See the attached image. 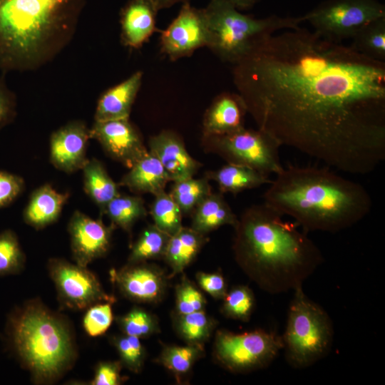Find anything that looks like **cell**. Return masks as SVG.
<instances>
[{"mask_svg": "<svg viewBox=\"0 0 385 385\" xmlns=\"http://www.w3.org/2000/svg\"><path fill=\"white\" fill-rule=\"evenodd\" d=\"M257 128L328 167L358 175L385 160V62L298 26L233 65Z\"/></svg>", "mask_w": 385, "mask_h": 385, "instance_id": "obj_1", "label": "cell"}, {"mask_svg": "<svg viewBox=\"0 0 385 385\" xmlns=\"http://www.w3.org/2000/svg\"><path fill=\"white\" fill-rule=\"evenodd\" d=\"M282 217L263 202L245 209L234 227L237 261L272 294L302 286L323 261L315 243Z\"/></svg>", "mask_w": 385, "mask_h": 385, "instance_id": "obj_2", "label": "cell"}, {"mask_svg": "<svg viewBox=\"0 0 385 385\" xmlns=\"http://www.w3.org/2000/svg\"><path fill=\"white\" fill-rule=\"evenodd\" d=\"M275 175L264 193V202L292 217L305 232H338L359 222L371 210L366 189L328 166L289 165Z\"/></svg>", "mask_w": 385, "mask_h": 385, "instance_id": "obj_3", "label": "cell"}, {"mask_svg": "<svg viewBox=\"0 0 385 385\" xmlns=\"http://www.w3.org/2000/svg\"><path fill=\"white\" fill-rule=\"evenodd\" d=\"M85 0H0V71L53 60L73 38Z\"/></svg>", "mask_w": 385, "mask_h": 385, "instance_id": "obj_4", "label": "cell"}, {"mask_svg": "<svg viewBox=\"0 0 385 385\" xmlns=\"http://www.w3.org/2000/svg\"><path fill=\"white\" fill-rule=\"evenodd\" d=\"M8 334L14 352L37 383L58 379L76 359L70 326L40 302L16 309L9 319Z\"/></svg>", "mask_w": 385, "mask_h": 385, "instance_id": "obj_5", "label": "cell"}, {"mask_svg": "<svg viewBox=\"0 0 385 385\" xmlns=\"http://www.w3.org/2000/svg\"><path fill=\"white\" fill-rule=\"evenodd\" d=\"M209 31L208 48L221 61L235 64L270 36L294 29L303 16L270 15L255 18L222 0H210L204 8Z\"/></svg>", "mask_w": 385, "mask_h": 385, "instance_id": "obj_6", "label": "cell"}, {"mask_svg": "<svg viewBox=\"0 0 385 385\" xmlns=\"http://www.w3.org/2000/svg\"><path fill=\"white\" fill-rule=\"evenodd\" d=\"M294 291L282 339L289 364L304 369L329 354L334 328L329 314L305 294L302 286Z\"/></svg>", "mask_w": 385, "mask_h": 385, "instance_id": "obj_7", "label": "cell"}, {"mask_svg": "<svg viewBox=\"0 0 385 385\" xmlns=\"http://www.w3.org/2000/svg\"><path fill=\"white\" fill-rule=\"evenodd\" d=\"M206 151L215 153L227 163L251 168L267 176L280 173V143L259 128L243 127L229 133L202 135Z\"/></svg>", "mask_w": 385, "mask_h": 385, "instance_id": "obj_8", "label": "cell"}, {"mask_svg": "<svg viewBox=\"0 0 385 385\" xmlns=\"http://www.w3.org/2000/svg\"><path fill=\"white\" fill-rule=\"evenodd\" d=\"M302 16L322 37L342 43L385 17V5L380 0H325Z\"/></svg>", "mask_w": 385, "mask_h": 385, "instance_id": "obj_9", "label": "cell"}, {"mask_svg": "<svg viewBox=\"0 0 385 385\" xmlns=\"http://www.w3.org/2000/svg\"><path fill=\"white\" fill-rule=\"evenodd\" d=\"M282 349V336L263 329L238 334L219 331L215 342L217 359L225 368L235 372L267 366Z\"/></svg>", "mask_w": 385, "mask_h": 385, "instance_id": "obj_10", "label": "cell"}, {"mask_svg": "<svg viewBox=\"0 0 385 385\" xmlns=\"http://www.w3.org/2000/svg\"><path fill=\"white\" fill-rule=\"evenodd\" d=\"M48 270L60 301L70 309H83L101 302H113L96 275L86 267L52 259Z\"/></svg>", "mask_w": 385, "mask_h": 385, "instance_id": "obj_11", "label": "cell"}, {"mask_svg": "<svg viewBox=\"0 0 385 385\" xmlns=\"http://www.w3.org/2000/svg\"><path fill=\"white\" fill-rule=\"evenodd\" d=\"M209 31L204 8L182 4L176 17L161 32L160 51L171 61L191 56L196 50L208 47Z\"/></svg>", "mask_w": 385, "mask_h": 385, "instance_id": "obj_12", "label": "cell"}, {"mask_svg": "<svg viewBox=\"0 0 385 385\" xmlns=\"http://www.w3.org/2000/svg\"><path fill=\"white\" fill-rule=\"evenodd\" d=\"M89 133L111 158L128 168L148 151L129 118L95 121Z\"/></svg>", "mask_w": 385, "mask_h": 385, "instance_id": "obj_13", "label": "cell"}, {"mask_svg": "<svg viewBox=\"0 0 385 385\" xmlns=\"http://www.w3.org/2000/svg\"><path fill=\"white\" fill-rule=\"evenodd\" d=\"M114 226H106L101 219L95 220L76 210L68 222V230L73 260L87 267L109 250Z\"/></svg>", "mask_w": 385, "mask_h": 385, "instance_id": "obj_14", "label": "cell"}, {"mask_svg": "<svg viewBox=\"0 0 385 385\" xmlns=\"http://www.w3.org/2000/svg\"><path fill=\"white\" fill-rule=\"evenodd\" d=\"M89 128L82 120L71 121L54 131L50 138V161L58 170L71 173L81 170L88 158Z\"/></svg>", "mask_w": 385, "mask_h": 385, "instance_id": "obj_15", "label": "cell"}, {"mask_svg": "<svg viewBox=\"0 0 385 385\" xmlns=\"http://www.w3.org/2000/svg\"><path fill=\"white\" fill-rule=\"evenodd\" d=\"M148 147L163 166L170 181L193 177L202 166L188 153L181 137L173 130H164L151 136Z\"/></svg>", "mask_w": 385, "mask_h": 385, "instance_id": "obj_16", "label": "cell"}, {"mask_svg": "<svg viewBox=\"0 0 385 385\" xmlns=\"http://www.w3.org/2000/svg\"><path fill=\"white\" fill-rule=\"evenodd\" d=\"M158 6L153 0H130L120 13L122 43L138 49L157 30Z\"/></svg>", "mask_w": 385, "mask_h": 385, "instance_id": "obj_17", "label": "cell"}, {"mask_svg": "<svg viewBox=\"0 0 385 385\" xmlns=\"http://www.w3.org/2000/svg\"><path fill=\"white\" fill-rule=\"evenodd\" d=\"M131 265L120 271H112V279L128 298L143 302L159 300L165 289L163 274L157 269L147 265Z\"/></svg>", "mask_w": 385, "mask_h": 385, "instance_id": "obj_18", "label": "cell"}, {"mask_svg": "<svg viewBox=\"0 0 385 385\" xmlns=\"http://www.w3.org/2000/svg\"><path fill=\"white\" fill-rule=\"evenodd\" d=\"M246 105L239 93L218 95L206 110L202 120V135L229 133L245 127Z\"/></svg>", "mask_w": 385, "mask_h": 385, "instance_id": "obj_19", "label": "cell"}, {"mask_svg": "<svg viewBox=\"0 0 385 385\" xmlns=\"http://www.w3.org/2000/svg\"><path fill=\"white\" fill-rule=\"evenodd\" d=\"M142 80L143 72L136 71L102 93L97 103L95 121L129 118Z\"/></svg>", "mask_w": 385, "mask_h": 385, "instance_id": "obj_20", "label": "cell"}, {"mask_svg": "<svg viewBox=\"0 0 385 385\" xmlns=\"http://www.w3.org/2000/svg\"><path fill=\"white\" fill-rule=\"evenodd\" d=\"M129 169L118 185L135 193L155 195L164 191L170 181L160 162L149 150Z\"/></svg>", "mask_w": 385, "mask_h": 385, "instance_id": "obj_21", "label": "cell"}, {"mask_svg": "<svg viewBox=\"0 0 385 385\" xmlns=\"http://www.w3.org/2000/svg\"><path fill=\"white\" fill-rule=\"evenodd\" d=\"M68 198V193L60 192L49 184L40 186L33 192L24 209L25 222L36 229L51 225L58 218Z\"/></svg>", "mask_w": 385, "mask_h": 385, "instance_id": "obj_22", "label": "cell"}, {"mask_svg": "<svg viewBox=\"0 0 385 385\" xmlns=\"http://www.w3.org/2000/svg\"><path fill=\"white\" fill-rule=\"evenodd\" d=\"M192 215L191 228L202 235L225 225L235 227L238 220L220 192L208 195Z\"/></svg>", "mask_w": 385, "mask_h": 385, "instance_id": "obj_23", "label": "cell"}, {"mask_svg": "<svg viewBox=\"0 0 385 385\" xmlns=\"http://www.w3.org/2000/svg\"><path fill=\"white\" fill-rule=\"evenodd\" d=\"M205 177L217 183L220 192L233 195L270 184L272 181L269 176L251 168L230 163L206 173Z\"/></svg>", "mask_w": 385, "mask_h": 385, "instance_id": "obj_24", "label": "cell"}, {"mask_svg": "<svg viewBox=\"0 0 385 385\" xmlns=\"http://www.w3.org/2000/svg\"><path fill=\"white\" fill-rule=\"evenodd\" d=\"M205 240V235L185 227L170 236L163 257L173 274L182 272L192 261Z\"/></svg>", "mask_w": 385, "mask_h": 385, "instance_id": "obj_25", "label": "cell"}, {"mask_svg": "<svg viewBox=\"0 0 385 385\" xmlns=\"http://www.w3.org/2000/svg\"><path fill=\"white\" fill-rule=\"evenodd\" d=\"M81 170L84 190L103 213L107 204L119 194V185L96 158L88 159Z\"/></svg>", "mask_w": 385, "mask_h": 385, "instance_id": "obj_26", "label": "cell"}, {"mask_svg": "<svg viewBox=\"0 0 385 385\" xmlns=\"http://www.w3.org/2000/svg\"><path fill=\"white\" fill-rule=\"evenodd\" d=\"M103 213L114 227L130 231L134 223L147 215L143 200L140 196L118 194L106 206Z\"/></svg>", "mask_w": 385, "mask_h": 385, "instance_id": "obj_27", "label": "cell"}, {"mask_svg": "<svg viewBox=\"0 0 385 385\" xmlns=\"http://www.w3.org/2000/svg\"><path fill=\"white\" fill-rule=\"evenodd\" d=\"M351 40L349 46L357 52L385 62V17L367 24Z\"/></svg>", "mask_w": 385, "mask_h": 385, "instance_id": "obj_28", "label": "cell"}, {"mask_svg": "<svg viewBox=\"0 0 385 385\" xmlns=\"http://www.w3.org/2000/svg\"><path fill=\"white\" fill-rule=\"evenodd\" d=\"M170 195L180 207L183 214H189L212 191L209 179L206 177L193 178L190 177L173 182Z\"/></svg>", "mask_w": 385, "mask_h": 385, "instance_id": "obj_29", "label": "cell"}, {"mask_svg": "<svg viewBox=\"0 0 385 385\" xmlns=\"http://www.w3.org/2000/svg\"><path fill=\"white\" fill-rule=\"evenodd\" d=\"M170 235L155 225L148 226L134 244L129 255L130 264H138L149 259L163 257Z\"/></svg>", "mask_w": 385, "mask_h": 385, "instance_id": "obj_30", "label": "cell"}, {"mask_svg": "<svg viewBox=\"0 0 385 385\" xmlns=\"http://www.w3.org/2000/svg\"><path fill=\"white\" fill-rule=\"evenodd\" d=\"M154 196L150 209L154 225L172 236L183 227V214L170 193L164 190Z\"/></svg>", "mask_w": 385, "mask_h": 385, "instance_id": "obj_31", "label": "cell"}, {"mask_svg": "<svg viewBox=\"0 0 385 385\" xmlns=\"http://www.w3.org/2000/svg\"><path fill=\"white\" fill-rule=\"evenodd\" d=\"M223 299L222 310L226 317L244 322L250 319L255 307V296L248 287L236 286Z\"/></svg>", "mask_w": 385, "mask_h": 385, "instance_id": "obj_32", "label": "cell"}, {"mask_svg": "<svg viewBox=\"0 0 385 385\" xmlns=\"http://www.w3.org/2000/svg\"><path fill=\"white\" fill-rule=\"evenodd\" d=\"M24 262L25 256L15 233L9 230L0 233V275L19 272Z\"/></svg>", "mask_w": 385, "mask_h": 385, "instance_id": "obj_33", "label": "cell"}, {"mask_svg": "<svg viewBox=\"0 0 385 385\" xmlns=\"http://www.w3.org/2000/svg\"><path fill=\"white\" fill-rule=\"evenodd\" d=\"M201 348L196 343L183 346H168L162 352L160 360L165 367L175 374H185L190 369L202 354Z\"/></svg>", "mask_w": 385, "mask_h": 385, "instance_id": "obj_34", "label": "cell"}, {"mask_svg": "<svg viewBox=\"0 0 385 385\" xmlns=\"http://www.w3.org/2000/svg\"><path fill=\"white\" fill-rule=\"evenodd\" d=\"M125 334L138 338L151 335L158 330L153 317L140 308H134L119 319Z\"/></svg>", "mask_w": 385, "mask_h": 385, "instance_id": "obj_35", "label": "cell"}, {"mask_svg": "<svg viewBox=\"0 0 385 385\" xmlns=\"http://www.w3.org/2000/svg\"><path fill=\"white\" fill-rule=\"evenodd\" d=\"M212 327V322L203 310L181 315L178 323L183 337L196 344L208 337Z\"/></svg>", "mask_w": 385, "mask_h": 385, "instance_id": "obj_36", "label": "cell"}, {"mask_svg": "<svg viewBox=\"0 0 385 385\" xmlns=\"http://www.w3.org/2000/svg\"><path fill=\"white\" fill-rule=\"evenodd\" d=\"M111 302L97 303L89 307L83 317V328L91 337L104 334L113 322Z\"/></svg>", "mask_w": 385, "mask_h": 385, "instance_id": "obj_37", "label": "cell"}, {"mask_svg": "<svg viewBox=\"0 0 385 385\" xmlns=\"http://www.w3.org/2000/svg\"><path fill=\"white\" fill-rule=\"evenodd\" d=\"M114 344L123 363L131 371H139L145 356L140 338L125 334L115 338Z\"/></svg>", "mask_w": 385, "mask_h": 385, "instance_id": "obj_38", "label": "cell"}, {"mask_svg": "<svg viewBox=\"0 0 385 385\" xmlns=\"http://www.w3.org/2000/svg\"><path fill=\"white\" fill-rule=\"evenodd\" d=\"M205 304L202 294L191 284L185 282L176 292V308L181 315L202 310Z\"/></svg>", "mask_w": 385, "mask_h": 385, "instance_id": "obj_39", "label": "cell"}, {"mask_svg": "<svg viewBox=\"0 0 385 385\" xmlns=\"http://www.w3.org/2000/svg\"><path fill=\"white\" fill-rule=\"evenodd\" d=\"M24 188V181L21 177L0 171V208L12 202Z\"/></svg>", "mask_w": 385, "mask_h": 385, "instance_id": "obj_40", "label": "cell"}, {"mask_svg": "<svg viewBox=\"0 0 385 385\" xmlns=\"http://www.w3.org/2000/svg\"><path fill=\"white\" fill-rule=\"evenodd\" d=\"M120 366L118 362L105 361L100 363L96 369L92 385H118L121 382Z\"/></svg>", "mask_w": 385, "mask_h": 385, "instance_id": "obj_41", "label": "cell"}, {"mask_svg": "<svg viewBox=\"0 0 385 385\" xmlns=\"http://www.w3.org/2000/svg\"><path fill=\"white\" fill-rule=\"evenodd\" d=\"M197 280L201 288L214 298L223 299L227 293L225 280L219 273L199 272Z\"/></svg>", "mask_w": 385, "mask_h": 385, "instance_id": "obj_42", "label": "cell"}, {"mask_svg": "<svg viewBox=\"0 0 385 385\" xmlns=\"http://www.w3.org/2000/svg\"><path fill=\"white\" fill-rule=\"evenodd\" d=\"M15 113V95L0 78V129L13 120Z\"/></svg>", "mask_w": 385, "mask_h": 385, "instance_id": "obj_43", "label": "cell"}, {"mask_svg": "<svg viewBox=\"0 0 385 385\" xmlns=\"http://www.w3.org/2000/svg\"><path fill=\"white\" fill-rule=\"evenodd\" d=\"M235 7L239 11L252 9L262 0H222Z\"/></svg>", "mask_w": 385, "mask_h": 385, "instance_id": "obj_44", "label": "cell"}, {"mask_svg": "<svg viewBox=\"0 0 385 385\" xmlns=\"http://www.w3.org/2000/svg\"><path fill=\"white\" fill-rule=\"evenodd\" d=\"M159 9H168L178 3L190 2V0H153Z\"/></svg>", "mask_w": 385, "mask_h": 385, "instance_id": "obj_45", "label": "cell"}]
</instances>
